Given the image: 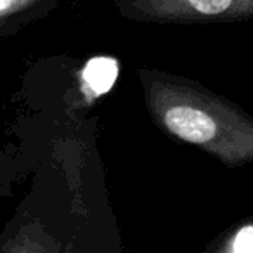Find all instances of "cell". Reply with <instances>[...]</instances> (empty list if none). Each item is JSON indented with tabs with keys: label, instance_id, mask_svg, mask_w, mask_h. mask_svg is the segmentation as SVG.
<instances>
[{
	"label": "cell",
	"instance_id": "4",
	"mask_svg": "<svg viewBox=\"0 0 253 253\" xmlns=\"http://www.w3.org/2000/svg\"><path fill=\"white\" fill-rule=\"evenodd\" d=\"M118 77V61L113 57H92L82 70L84 84L94 94H102Z\"/></svg>",
	"mask_w": 253,
	"mask_h": 253
},
{
	"label": "cell",
	"instance_id": "5",
	"mask_svg": "<svg viewBox=\"0 0 253 253\" xmlns=\"http://www.w3.org/2000/svg\"><path fill=\"white\" fill-rule=\"evenodd\" d=\"M4 253H57L50 246V243L43 241L42 236L32 227L21 229L7 245L4 246Z\"/></svg>",
	"mask_w": 253,
	"mask_h": 253
},
{
	"label": "cell",
	"instance_id": "3",
	"mask_svg": "<svg viewBox=\"0 0 253 253\" xmlns=\"http://www.w3.org/2000/svg\"><path fill=\"white\" fill-rule=\"evenodd\" d=\"M63 0H0V39L54 12Z\"/></svg>",
	"mask_w": 253,
	"mask_h": 253
},
{
	"label": "cell",
	"instance_id": "1",
	"mask_svg": "<svg viewBox=\"0 0 253 253\" xmlns=\"http://www.w3.org/2000/svg\"><path fill=\"white\" fill-rule=\"evenodd\" d=\"M153 120L225 165L253 162V118L203 87L163 71H139Z\"/></svg>",
	"mask_w": 253,
	"mask_h": 253
},
{
	"label": "cell",
	"instance_id": "2",
	"mask_svg": "<svg viewBox=\"0 0 253 253\" xmlns=\"http://www.w3.org/2000/svg\"><path fill=\"white\" fill-rule=\"evenodd\" d=\"M125 19L158 25H211L253 19V0H115Z\"/></svg>",
	"mask_w": 253,
	"mask_h": 253
}]
</instances>
